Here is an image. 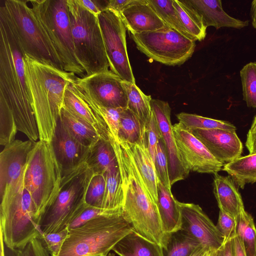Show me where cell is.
<instances>
[{"label":"cell","mask_w":256,"mask_h":256,"mask_svg":"<svg viewBox=\"0 0 256 256\" xmlns=\"http://www.w3.org/2000/svg\"><path fill=\"white\" fill-rule=\"evenodd\" d=\"M24 52L2 6L0 7V98L11 110L18 130L36 142L39 133L28 92Z\"/></svg>","instance_id":"obj_1"},{"label":"cell","mask_w":256,"mask_h":256,"mask_svg":"<svg viewBox=\"0 0 256 256\" xmlns=\"http://www.w3.org/2000/svg\"><path fill=\"white\" fill-rule=\"evenodd\" d=\"M24 60L39 139L50 143L64 106L66 88L76 75L42 63L26 54Z\"/></svg>","instance_id":"obj_2"},{"label":"cell","mask_w":256,"mask_h":256,"mask_svg":"<svg viewBox=\"0 0 256 256\" xmlns=\"http://www.w3.org/2000/svg\"><path fill=\"white\" fill-rule=\"evenodd\" d=\"M28 2L34 20L60 58L64 70L85 76L84 69L75 54L67 0Z\"/></svg>","instance_id":"obj_3"},{"label":"cell","mask_w":256,"mask_h":256,"mask_svg":"<svg viewBox=\"0 0 256 256\" xmlns=\"http://www.w3.org/2000/svg\"><path fill=\"white\" fill-rule=\"evenodd\" d=\"M132 230L122 216L100 217L69 229L68 236L57 256H106Z\"/></svg>","instance_id":"obj_4"},{"label":"cell","mask_w":256,"mask_h":256,"mask_svg":"<svg viewBox=\"0 0 256 256\" xmlns=\"http://www.w3.org/2000/svg\"><path fill=\"white\" fill-rule=\"evenodd\" d=\"M92 174L86 162L62 174L58 191L38 221L42 234L58 232L68 227L86 204V193Z\"/></svg>","instance_id":"obj_5"},{"label":"cell","mask_w":256,"mask_h":256,"mask_svg":"<svg viewBox=\"0 0 256 256\" xmlns=\"http://www.w3.org/2000/svg\"><path fill=\"white\" fill-rule=\"evenodd\" d=\"M76 58L86 76L110 68L98 17L78 2L67 0Z\"/></svg>","instance_id":"obj_6"},{"label":"cell","mask_w":256,"mask_h":256,"mask_svg":"<svg viewBox=\"0 0 256 256\" xmlns=\"http://www.w3.org/2000/svg\"><path fill=\"white\" fill-rule=\"evenodd\" d=\"M62 177V170L51 143L41 140L34 142L28 158L24 186L34 203L38 224L58 193Z\"/></svg>","instance_id":"obj_7"},{"label":"cell","mask_w":256,"mask_h":256,"mask_svg":"<svg viewBox=\"0 0 256 256\" xmlns=\"http://www.w3.org/2000/svg\"><path fill=\"white\" fill-rule=\"evenodd\" d=\"M0 233L8 249L22 248L35 238L42 237L36 210L24 186L14 196L0 202Z\"/></svg>","instance_id":"obj_8"},{"label":"cell","mask_w":256,"mask_h":256,"mask_svg":"<svg viewBox=\"0 0 256 256\" xmlns=\"http://www.w3.org/2000/svg\"><path fill=\"white\" fill-rule=\"evenodd\" d=\"M1 6L24 54L42 63L64 70L62 64L33 16L28 0H4Z\"/></svg>","instance_id":"obj_9"},{"label":"cell","mask_w":256,"mask_h":256,"mask_svg":"<svg viewBox=\"0 0 256 256\" xmlns=\"http://www.w3.org/2000/svg\"><path fill=\"white\" fill-rule=\"evenodd\" d=\"M131 37L140 52L168 66L183 64L196 47L195 41L168 25L154 31L131 34Z\"/></svg>","instance_id":"obj_10"},{"label":"cell","mask_w":256,"mask_h":256,"mask_svg":"<svg viewBox=\"0 0 256 256\" xmlns=\"http://www.w3.org/2000/svg\"><path fill=\"white\" fill-rule=\"evenodd\" d=\"M110 70L122 80L136 84L128 57L126 27L120 14L105 10L98 16Z\"/></svg>","instance_id":"obj_11"},{"label":"cell","mask_w":256,"mask_h":256,"mask_svg":"<svg viewBox=\"0 0 256 256\" xmlns=\"http://www.w3.org/2000/svg\"><path fill=\"white\" fill-rule=\"evenodd\" d=\"M34 142L15 140L0 152V202L14 196L24 187L26 168Z\"/></svg>","instance_id":"obj_12"},{"label":"cell","mask_w":256,"mask_h":256,"mask_svg":"<svg viewBox=\"0 0 256 256\" xmlns=\"http://www.w3.org/2000/svg\"><path fill=\"white\" fill-rule=\"evenodd\" d=\"M180 156L186 170L190 172L218 173L224 164L218 161L191 131L180 122L172 126Z\"/></svg>","instance_id":"obj_13"},{"label":"cell","mask_w":256,"mask_h":256,"mask_svg":"<svg viewBox=\"0 0 256 256\" xmlns=\"http://www.w3.org/2000/svg\"><path fill=\"white\" fill-rule=\"evenodd\" d=\"M73 82L102 106L128 108V98L122 80L110 70L82 78L76 76Z\"/></svg>","instance_id":"obj_14"},{"label":"cell","mask_w":256,"mask_h":256,"mask_svg":"<svg viewBox=\"0 0 256 256\" xmlns=\"http://www.w3.org/2000/svg\"><path fill=\"white\" fill-rule=\"evenodd\" d=\"M181 214L180 230L199 245L210 251L218 249L224 239L198 204L178 202Z\"/></svg>","instance_id":"obj_15"},{"label":"cell","mask_w":256,"mask_h":256,"mask_svg":"<svg viewBox=\"0 0 256 256\" xmlns=\"http://www.w3.org/2000/svg\"><path fill=\"white\" fill-rule=\"evenodd\" d=\"M150 105L158 122L167 152L171 186L186 178L189 173L179 155L170 120L171 109L167 102L152 99Z\"/></svg>","instance_id":"obj_16"},{"label":"cell","mask_w":256,"mask_h":256,"mask_svg":"<svg viewBox=\"0 0 256 256\" xmlns=\"http://www.w3.org/2000/svg\"><path fill=\"white\" fill-rule=\"evenodd\" d=\"M212 154L224 164L242 156V144L236 130H190Z\"/></svg>","instance_id":"obj_17"},{"label":"cell","mask_w":256,"mask_h":256,"mask_svg":"<svg viewBox=\"0 0 256 256\" xmlns=\"http://www.w3.org/2000/svg\"><path fill=\"white\" fill-rule=\"evenodd\" d=\"M50 143L62 174L72 170L85 162L90 149L72 136L60 116Z\"/></svg>","instance_id":"obj_18"},{"label":"cell","mask_w":256,"mask_h":256,"mask_svg":"<svg viewBox=\"0 0 256 256\" xmlns=\"http://www.w3.org/2000/svg\"><path fill=\"white\" fill-rule=\"evenodd\" d=\"M119 14L131 34L154 31L166 25L147 0H132Z\"/></svg>","instance_id":"obj_19"},{"label":"cell","mask_w":256,"mask_h":256,"mask_svg":"<svg viewBox=\"0 0 256 256\" xmlns=\"http://www.w3.org/2000/svg\"><path fill=\"white\" fill-rule=\"evenodd\" d=\"M200 16L204 26H212L218 29L231 28L241 29L248 25V20L235 18L223 10L220 0H186Z\"/></svg>","instance_id":"obj_20"},{"label":"cell","mask_w":256,"mask_h":256,"mask_svg":"<svg viewBox=\"0 0 256 256\" xmlns=\"http://www.w3.org/2000/svg\"><path fill=\"white\" fill-rule=\"evenodd\" d=\"M125 142L150 194L156 204L158 178L154 164L148 149V132L144 134L141 140L137 142L130 144L126 141Z\"/></svg>","instance_id":"obj_21"},{"label":"cell","mask_w":256,"mask_h":256,"mask_svg":"<svg viewBox=\"0 0 256 256\" xmlns=\"http://www.w3.org/2000/svg\"><path fill=\"white\" fill-rule=\"evenodd\" d=\"M72 82L66 88L63 108L73 116L92 126L100 138L108 140V128L105 122L96 114L88 103L78 95Z\"/></svg>","instance_id":"obj_22"},{"label":"cell","mask_w":256,"mask_h":256,"mask_svg":"<svg viewBox=\"0 0 256 256\" xmlns=\"http://www.w3.org/2000/svg\"><path fill=\"white\" fill-rule=\"evenodd\" d=\"M235 184L230 176L214 174V193L220 210L236 218L244 207L241 194Z\"/></svg>","instance_id":"obj_23"},{"label":"cell","mask_w":256,"mask_h":256,"mask_svg":"<svg viewBox=\"0 0 256 256\" xmlns=\"http://www.w3.org/2000/svg\"><path fill=\"white\" fill-rule=\"evenodd\" d=\"M157 206L162 229L170 235L180 230L181 214L178 200L171 190L165 187L158 180Z\"/></svg>","instance_id":"obj_24"},{"label":"cell","mask_w":256,"mask_h":256,"mask_svg":"<svg viewBox=\"0 0 256 256\" xmlns=\"http://www.w3.org/2000/svg\"><path fill=\"white\" fill-rule=\"evenodd\" d=\"M120 256H164L162 247L132 230L112 250Z\"/></svg>","instance_id":"obj_25"},{"label":"cell","mask_w":256,"mask_h":256,"mask_svg":"<svg viewBox=\"0 0 256 256\" xmlns=\"http://www.w3.org/2000/svg\"><path fill=\"white\" fill-rule=\"evenodd\" d=\"M128 98V108L138 120L142 134L148 132L152 114L150 96L145 94L136 84L122 80Z\"/></svg>","instance_id":"obj_26"},{"label":"cell","mask_w":256,"mask_h":256,"mask_svg":"<svg viewBox=\"0 0 256 256\" xmlns=\"http://www.w3.org/2000/svg\"><path fill=\"white\" fill-rule=\"evenodd\" d=\"M94 174H105L118 164L114 149L108 140L100 138L90 148L85 161Z\"/></svg>","instance_id":"obj_27"},{"label":"cell","mask_w":256,"mask_h":256,"mask_svg":"<svg viewBox=\"0 0 256 256\" xmlns=\"http://www.w3.org/2000/svg\"><path fill=\"white\" fill-rule=\"evenodd\" d=\"M226 172L236 184L244 189L248 184L256 182V153L240 156L224 165Z\"/></svg>","instance_id":"obj_28"},{"label":"cell","mask_w":256,"mask_h":256,"mask_svg":"<svg viewBox=\"0 0 256 256\" xmlns=\"http://www.w3.org/2000/svg\"><path fill=\"white\" fill-rule=\"evenodd\" d=\"M60 118L72 136L88 147L92 146L100 138L92 126L73 116L64 108L61 110Z\"/></svg>","instance_id":"obj_29"},{"label":"cell","mask_w":256,"mask_h":256,"mask_svg":"<svg viewBox=\"0 0 256 256\" xmlns=\"http://www.w3.org/2000/svg\"><path fill=\"white\" fill-rule=\"evenodd\" d=\"M181 22L193 40L202 41L206 36V27L200 16L186 0H173Z\"/></svg>","instance_id":"obj_30"},{"label":"cell","mask_w":256,"mask_h":256,"mask_svg":"<svg viewBox=\"0 0 256 256\" xmlns=\"http://www.w3.org/2000/svg\"><path fill=\"white\" fill-rule=\"evenodd\" d=\"M105 176L106 188L102 208L122 209L124 193L118 164L110 168Z\"/></svg>","instance_id":"obj_31"},{"label":"cell","mask_w":256,"mask_h":256,"mask_svg":"<svg viewBox=\"0 0 256 256\" xmlns=\"http://www.w3.org/2000/svg\"><path fill=\"white\" fill-rule=\"evenodd\" d=\"M236 220V235L243 244L246 256H256V228L252 217L244 209Z\"/></svg>","instance_id":"obj_32"},{"label":"cell","mask_w":256,"mask_h":256,"mask_svg":"<svg viewBox=\"0 0 256 256\" xmlns=\"http://www.w3.org/2000/svg\"><path fill=\"white\" fill-rule=\"evenodd\" d=\"M179 122L189 130L222 129L236 130V127L228 122L204 117L196 114L182 112L176 115Z\"/></svg>","instance_id":"obj_33"},{"label":"cell","mask_w":256,"mask_h":256,"mask_svg":"<svg viewBox=\"0 0 256 256\" xmlns=\"http://www.w3.org/2000/svg\"><path fill=\"white\" fill-rule=\"evenodd\" d=\"M147 2L166 25L192 40L181 22L178 14L173 4V0H147Z\"/></svg>","instance_id":"obj_34"},{"label":"cell","mask_w":256,"mask_h":256,"mask_svg":"<svg viewBox=\"0 0 256 256\" xmlns=\"http://www.w3.org/2000/svg\"><path fill=\"white\" fill-rule=\"evenodd\" d=\"M199 244L180 230L170 235L163 250L164 256H190Z\"/></svg>","instance_id":"obj_35"},{"label":"cell","mask_w":256,"mask_h":256,"mask_svg":"<svg viewBox=\"0 0 256 256\" xmlns=\"http://www.w3.org/2000/svg\"><path fill=\"white\" fill-rule=\"evenodd\" d=\"M142 136L140 124L132 112L128 108L123 110L120 123L118 138L128 143L139 142Z\"/></svg>","instance_id":"obj_36"},{"label":"cell","mask_w":256,"mask_h":256,"mask_svg":"<svg viewBox=\"0 0 256 256\" xmlns=\"http://www.w3.org/2000/svg\"><path fill=\"white\" fill-rule=\"evenodd\" d=\"M122 209H104L86 204L84 208L70 220L68 225V229L78 227L88 221L100 217L121 216Z\"/></svg>","instance_id":"obj_37"},{"label":"cell","mask_w":256,"mask_h":256,"mask_svg":"<svg viewBox=\"0 0 256 256\" xmlns=\"http://www.w3.org/2000/svg\"><path fill=\"white\" fill-rule=\"evenodd\" d=\"M243 100L248 107L256 109V62L246 64L240 71Z\"/></svg>","instance_id":"obj_38"},{"label":"cell","mask_w":256,"mask_h":256,"mask_svg":"<svg viewBox=\"0 0 256 256\" xmlns=\"http://www.w3.org/2000/svg\"><path fill=\"white\" fill-rule=\"evenodd\" d=\"M12 112L6 102L0 98V144L6 146L14 142L18 131Z\"/></svg>","instance_id":"obj_39"},{"label":"cell","mask_w":256,"mask_h":256,"mask_svg":"<svg viewBox=\"0 0 256 256\" xmlns=\"http://www.w3.org/2000/svg\"><path fill=\"white\" fill-rule=\"evenodd\" d=\"M106 188L105 174H93L89 181L85 197L86 204L102 208Z\"/></svg>","instance_id":"obj_40"},{"label":"cell","mask_w":256,"mask_h":256,"mask_svg":"<svg viewBox=\"0 0 256 256\" xmlns=\"http://www.w3.org/2000/svg\"><path fill=\"white\" fill-rule=\"evenodd\" d=\"M154 164L158 180L165 187L171 190L168 158L162 138H160L157 145Z\"/></svg>","instance_id":"obj_41"},{"label":"cell","mask_w":256,"mask_h":256,"mask_svg":"<svg viewBox=\"0 0 256 256\" xmlns=\"http://www.w3.org/2000/svg\"><path fill=\"white\" fill-rule=\"evenodd\" d=\"M68 233L69 229L66 227L58 232L42 234L41 239L44 242L51 256H57L59 254Z\"/></svg>","instance_id":"obj_42"},{"label":"cell","mask_w":256,"mask_h":256,"mask_svg":"<svg viewBox=\"0 0 256 256\" xmlns=\"http://www.w3.org/2000/svg\"><path fill=\"white\" fill-rule=\"evenodd\" d=\"M10 256H51L40 238H35L22 248L11 250Z\"/></svg>","instance_id":"obj_43"},{"label":"cell","mask_w":256,"mask_h":256,"mask_svg":"<svg viewBox=\"0 0 256 256\" xmlns=\"http://www.w3.org/2000/svg\"><path fill=\"white\" fill-rule=\"evenodd\" d=\"M216 227L223 238L224 242L232 240L236 235V218L220 210Z\"/></svg>","instance_id":"obj_44"},{"label":"cell","mask_w":256,"mask_h":256,"mask_svg":"<svg viewBox=\"0 0 256 256\" xmlns=\"http://www.w3.org/2000/svg\"><path fill=\"white\" fill-rule=\"evenodd\" d=\"M162 138V136L158 122L153 112H152L148 130V142L149 151L154 163L156 157L157 145L159 140Z\"/></svg>","instance_id":"obj_45"},{"label":"cell","mask_w":256,"mask_h":256,"mask_svg":"<svg viewBox=\"0 0 256 256\" xmlns=\"http://www.w3.org/2000/svg\"><path fill=\"white\" fill-rule=\"evenodd\" d=\"M82 6L98 16L106 10L108 0H76Z\"/></svg>","instance_id":"obj_46"},{"label":"cell","mask_w":256,"mask_h":256,"mask_svg":"<svg viewBox=\"0 0 256 256\" xmlns=\"http://www.w3.org/2000/svg\"><path fill=\"white\" fill-rule=\"evenodd\" d=\"M132 2V0H110L108 2L106 10L120 14Z\"/></svg>","instance_id":"obj_47"},{"label":"cell","mask_w":256,"mask_h":256,"mask_svg":"<svg viewBox=\"0 0 256 256\" xmlns=\"http://www.w3.org/2000/svg\"><path fill=\"white\" fill-rule=\"evenodd\" d=\"M232 256H246L243 244L236 235L232 240Z\"/></svg>","instance_id":"obj_48"},{"label":"cell","mask_w":256,"mask_h":256,"mask_svg":"<svg viewBox=\"0 0 256 256\" xmlns=\"http://www.w3.org/2000/svg\"><path fill=\"white\" fill-rule=\"evenodd\" d=\"M214 256H232V240L224 241L218 249L214 251Z\"/></svg>","instance_id":"obj_49"},{"label":"cell","mask_w":256,"mask_h":256,"mask_svg":"<svg viewBox=\"0 0 256 256\" xmlns=\"http://www.w3.org/2000/svg\"><path fill=\"white\" fill-rule=\"evenodd\" d=\"M246 146L250 154H254L256 152V133L247 134Z\"/></svg>","instance_id":"obj_50"},{"label":"cell","mask_w":256,"mask_h":256,"mask_svg":"<svg viewBox=\"0 0 256 256\" xmlns=\"http://www.w3.org/2000/svg\"><path fill=\"white\" fill-rule=\"evenodd\" d=\"M210 250L202 246H198L190 256H210Z\"/></svg>","instance_id":"obj_51"},{"label":"cell","mask_w":256,"mask_h":256,"mask_svg":"<svg viewBox=\"0 0 256 256\" xmlns=\"http://www.w3.org/2000/svg\"><path fill=\"white\" fill-rule=\"evenodd\" d=\"M250 18L252 26L256 28V0H253L251 4Z\"/></svg>","instance_id":"obj_52"},{"label":"cell","mask_w":256,"mask_h":256,"mask_svg":"<svg viewBox=\"0 0 256 256\" xmlns=\"http://www.w3.org/2000/svg\"><path fill=\"white\" fill-rule=\"evenodd\" d=\"M256 133V115L254 118L252 123L251 125L248 134H252Z\"/></svg>","instance_id":"obj_53"},{"label":"cell","mask_w":256,"mask_h":256,"mask_svg":"<svg viewBox=\"0 0 256 256\" xmlns=\"http://www.w3.org/2000/svg\"><path fill=\"white\" fill-rule=\"evenodd\" d=\"M4 242L2 238V236L0 233V256H5L4 251Z\"/></svg>","instance_id":"obj_54"},{"label":"cell","mask_w":256,"mask_h":256,"mask_svg":"<svg viewBox=\"0 0 256 256\" xmlns=\"http://www.w3.org/2000/svg\"><path fill=\"white\" fill-rule=\"evenodd\" d=\"M107 256H115L114 253H109Z\"/></svg>","instance_id":"obj_55"},{"label":"cell","mask_w":256,"mask_h":256,"mask_svg":"<svg viewBox=\"0 0 256 256\" xmlns=\"http://www.w3.org/2000/svg\"><path fill=\"white\" fill-rule=\"evenodd\" d=\"M210 256H214V251L210 252Z\"/></svg>","instance_id":"obj_56"},{"label":"cell","mask_w":256,"mask_h":256,"mask_svg":"<svg viewBox=\"0 0 256 256\" xmlns=\"http://www.w3.org/2000/svg\"><path fill=\"white\" fill-rule=\"evenodd\" d=\"M94 256H107L106 254H98V255Z\"/></svg>","instance_id":"obj_57"},{"label":"cell","mask_w":256,"mask_h":256,"mask_svg":"<svg viewBox=\"0 0 256 256\" xmlns=\"http://www.w3.org/2000/svg\"><path fill=\"white\" fill-rule=\"evenodd\" d=\"M255 153H256V152H255Z\"/></svg>","instance_id":"obj_58"}]
</instances>
